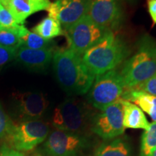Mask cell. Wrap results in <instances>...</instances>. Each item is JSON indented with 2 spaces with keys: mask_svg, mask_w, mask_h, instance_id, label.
Segmentation results:
<instances>
[{
  "mask_svg": "<svg viewBox=\"0 0 156 156\" xmlns=\"http://www.w3.org/2000/svg\"><path fill=\"white\" fill-rule=\"evenodd\" d=\"M53 68L56 80L67 94H86L92 86L95 75L91 73L82 56L69 48L55 51Z\"/></svg>",
  "mask_w": 156,
  "mask_h": 156,
  "instance_id": "6da1fadb",
  "label": "cell"
},
{
  "mask_svg": "<svg viewBox=\"0 0 156 156\" xmlns=\"http://www.w3.org/2000/svg\"><path fill=\"white\" fill-rule=\"evenodd\" d=\"M129 54L127 44L112 31L82 55L84 63L93 75H99L114 69Z\"/></svg>",
  "mask_w": 156,
  "mask_h": 156,
  "instance_id": "7a4b0ae2",
  "label": "cell"
},
{
  "mask_svg": "<svg viewBox=\"0 0 156 156\" xmlns=\"http://www.w3.org/2000/svg\"><path fill=\"white\" fill-rule=\"evenodd\" d=\"M156 73V40L144 35L136 44V51L123 64L120 73L126 89L143 83Z\"/></svg>",
  "mask_w": 156,
  "mask_h": 156,
  "instance_id": "3957f363",
  "label": "cell"
},
{
  "mask_svg": "<svg viewBox=\"0 0 156 156\" xmlns=\"http://www.w3.org/2000/svg\"><path fill=\"white\" fill-rule=\"evenodd\" d=\"M93 114L90 108L76 99H67L54 110L52 124L61 131L83 134L87 126H90Z\"/></svg>",
  "mask_w": 156,
  "mask_h": 156,
  "instance_id": "277c9868",
  "label": "cell"
},
{
  "mask_svg": "<svg viewBox=\"0 0 156 156\" xmlns=\"http://www.w3.org/2000/svg\"><path fill=\"white\" fill-rule=\"evenodd\" d=\"M124 80L120 72L112 69L96 75L87 92V101L93 108L102 110L121 98L124 93Z\"/></svg>",
  "mask_w": 156,
  "mask_h": 156,
  "instance_id": "5b68a950",
  "label": "cell"
},
{
  "mask_svg": "<svg viewBox=\"0 0 156 156\" xmlns=\"http://www.w3.org/2000/svg\"><path fill=\"white\" fill-rule=\"evenodd\" d=\"M108 32L93 22L87 14L64 31V35L67 36L69 49L82 56Z\"/></svg>",
  "mask_w": 156,
  "mask_h": 156,
  "instance_id": "8992f818",
  "label": "cell"
},
{
  "mask_svg": "<svg viewBox=\"0 0 156 156\" xmlns=\"http://www.w3.org/2000/svg\"><path fill=\"white\" fill-rule=\"evenodd\" d=\"M49 133L48 124L41 120L13 124L7 136L13 149L19 152L30 151L46 139Z\"/></svg>",
  "mask_w": 156,
  "mask_h": 156,
  "instance_id": "52a82bcc",
  "label": "cell"
},
{
  "mask_svg": "<svg viewBox=\"0 0 156 156\" xmlns=\"http://www.w3.org/2000/svg\"><path fill=\"white\" fill-rule=\"evenodd\" d=\"M90 127L92 132L103 140H109L122 136L125 128L123 124V106L121 98L93 114Z\"/></svg>",
  "mask_w": 156,
  "mask_h": 156,
  "instance_id": "ba28073f",
  "label": "cell"
},
{
  "mask_svg": "<svg viewBox=\"0 0 156 156\" xmlns=\"http://www.w3.org/2000/svg\"><path fill=\"white\" fill-rule=\"evenodd\" d=\"M88 146L83 134L56 129L48 136L44 147L50 156H81Z\"/></svg>",
  "mask_w": 156,
  "mask_h": 156,
  "instance_id": "9c48e42d",
  "label": "cell"
},
{
  "mask_svg": "<svg viewBox=\"0 0 156 156\" xmlns=\"http://www.w3.org/2000/svg\"><path fill=\"white\" fill-rule=\"evenodd\" d=\"M87 15L99 26L112 32L119 30L124 21L121 0H91Z\"/></svg>",
  "mask_w": 156,
  "mask_h": 156,
  "instance_id": "30bf717a",
  "label": "cell"
},
{
  "mask_svg": "<svg viewBox=\"0 0 156 156\" xmlns=\"http://www.w3.org/2000/svg\"><path fill=\"white\" fill-rule=\"evenodd\" d=\"M12 103L15 115L21 122L38 120L49 104L46 95L38 92L14 93Z\"/></svg>",
  "mask_w": 156,
  "mask_h": 156,
  "instance_id": "8fae6325",
  "label": "cell"
},
{
  "mask_svg": "<svg viewBox=\"0 0 156 156\" xmlns=\"http://www.w3.org/2000/svg\"><path fill=\"white\" fill-rule=\"evenodd\" d=\"M90 0H55L51 3L48 16L58 20L64 31L75 24L88 12Z\"/></svg>",
  "mask_w": 156,
  "mask_h": 156,
  "instance_id": "7c38bea8",
  "label": "cell"
},
{
  "mask_svg": "<svg viewBox=\"0 0 156 156\" xmlns=\"http://www.w3.org/2000/svg\"><path fill=\"white\" fill-rule=\"evenodd\" d=\"M54 51V49L38 50L19 46L15 59L27 69L41 72L48 67L53 58Z\"/></svg>",
  "mask_w": 156,
  "mask_h": 156,
  "instance_id": "4fadbf2b",
  "label": "cell"
},
{
  "mask_svg": "<svg viewBox=\"0 0 156 156\" xmlns=\"http://www.w3.org/2000/svg\"><path fill=\"white\" fill-rule=\"evenodd\" d=\"M0 2L19 25H23L25 20L34 13L46 10L51 4L49 0H0Z\"/></svg>",
  "mask_w": 156,
  "mask_h": 156,
  "instance_id": "5bb4252c",
  "label": "cell"
},
{
  "mask_svg": "<svg viewBox=\"0 0 156 156\" xmlns=\"http://www.w3.org/2000/svg\"><path fill=\"white\" fill-rule=\"evenodd\" d=\"M121 98L134 103L156 122V96L133 88L126 89Z\"/></svg>",
  "mask_w": 156,
  "mask_h": 156,
  "instance_id": "9a60e30c",
  "label": "cell"
},
{
  "mask_svg": "<svg viewBox=\"0 0 156 156\" xmlns=\"http://www.w3.org/2000/svg\"><path fill=\"white\" fill-rule=\"evenodd\" d=\"M123 106V124L124 128L147 130L150 123L142 109L134 103L121 98Z\"/></svg>",
  "mask_w": 156,
  "mask_h": 156,
  "instance_id": "2e32d148",
  "label": "cell"
},
{
  "mask_svg": "<svg viewBox=\"0 0 156 156\" xmlns=\"http://www.w3.org/2000/svg\"><path fill=\"white\" fill-rule=\"evenodd\" d=\"M95 156H132V147L125 136L107 140L97 148Z\"/></svg>",
  "mask_w": 156,
  "mask_h": 156,
  "instance_id": "e0dca14e",
  "label": "cell"
},
{
  "mask_svg": "<svg viewBox=\"0 0 156 156\" xmlns=\"http://www.w3.org/2000/svg\"><path fill=\"white\" fill-rule=\"evenodd\" d=\"M32 31L46 40H52L56 37L64 35V30L59 22L49 16L45 17L35 25Z\"/></svg>",
  "mask_w": 156,
  "mask_h": 156,
  "instance_id": "ac0fdd59",
  "label": "cell"
},
{
  "mask_svg": "<svg viewBox=\"0 0 156 156\" xmlns=\"http://www.w3.org/2000/svg\"><path fill=\"white\" fill-rule=\"evenodd\" d=\"M55 43L46 40L34 32L28 30L20 38V46L31 49H54Z\"/></svg>",
  "mask_w": 156,
  "mask_h": 156,
  "instance_id": "d6986e66",
  "label": "cell"
},
{
  "mask_svg": "<svg viewBox=\"0 0 156 156\" xmlns=\"http://www.w3.org/2000/svg\"><path fill=\"white\" fill-rule=\"evenodd\" d=\"M156 149V122L150 124L142 135L140 156H152Z\"/></svg>",
  "mask_w": 156,
  "mask_h": 156,
  "instance_id": "ffe728a7",
  "label": "cell"
},
{
  "mask_svg": "<svg viewBox=\"0 0 156 156\" xmlns=\"http://www.w3.org/2000/svg\"><path fill=\"white\" fill-rule=\"evenodd\" d=\"M21 26L22 25H18L15 28H5L0 25V45L6 47L18 48Z\"/></svg>",
  "mask_w": 156,
  "mask_h": 156,
  "instance_id": "44dd1931",
  "label": "cell"
},
{
  "mask_svg": "<svg viewBox=\"0 0 156 156\" xmlns=\"http://www.w3.org/2000/svg\"><path fill=\"white\" fill-rule=\"evenodd\" d=\"M13 123L6 114L0 103V140L7 138L10 133Z\"/></svg>",
  "mask_w": 156,
  "mask_h": 156,
  "instance_id": "7402d4cb",
  "label": "cell"
},
{
  "mask_svg": "<svg viewBox=\"0 0 156 156\" xmlns=\"http://www.w3.org/2000/svg\"><path fill=\"white\" fill-rule=\"evenodd\" d=\"M17 48L6 47L0 45V69L15 59Z\"/></svg>",
  "mask_w": 156,
  "mask_h": 156,
  "instance_id": "603a6c76",
  "label": "cell"
},
{
  "mask_svg": "<svg viewBox=\"0 0 156 156\" xmlns=\"http://www.w3.org/2000/svg\"><path fill=\"white\" fill-rule=\"evenodd\" d=\"M18 25L8 9L0 2V25L5 28H15Z\"/></svg>",
  "mask_w": 156,
  "mask_h": 156,
  "instance_id": "cb8c5ba5",
  "label": "cell"
},
{
  "mask_svg": "<svg viewBox=\"0 0 156 156\" xmlns=\"http://www.w3.org/2000/svg\"><path fill=\"white\" fill-rule=\"evenodd\" d=\"M133 89L144 91V92L156 96V73L147 80L135 87H133Z\"/></svg>",
  "mask_w": 156,
  "mask_h": 156,
  "instance_id": "d4e9b609",
  "label": "cell"
},
{
  "mask_svg": "<svg viewBox=\"0 0 156 156\" xmlns=\"http://www.w3.org/2000/svg\"><path fill=\"white\" fill-rule=\"evenodd\" d=\"M0 156H25L24 154L7 145H4L0 149Z\"/></svg>",
  "mask_w": 156,
  "mask_h": 156,
  "instance_id": "484cf974",
  "label": "cell"
},
{
  "mask_svg": "<svg viewBox=\"0 0 156 156\" xmlns=\"http://www.w3.org/2000/svg\"><path fill=\"white\" fill-rule=\"evenodd\" d=\"M149 14L154 24H156V0H147Z\"/></svg>",
  "mask_w": 156,
  "mask_h": 156,
  "instance_id": "4316f807",
  "label": "cell"
},
{
  "mask_svg": "<svg viewBox=\"0 0 156 156\" xmlns=\"http://www.w3.org/2000/svg\"><path fill=\"white\" fill-rule=\"evenodd\" d=\"M152 156H156V149L155 150V151H154V153L153 155H152Z\"/></svg>",
  "mask_w": 156,
  "mask_h": 156,
  "instance_id": "83f0119b",
  "label": "cell"
},
{
  "mask_svg": "<svg viewBox=\"0 0 156 156\" xmlns=\"http://www.w3.org/2000/svg\"><path fill=\"white\" fill-rule=\"evenodd\" d=\"M36 156H41V155H36Z\"/></svg>",
  "mask_w": 156,
  "mask_h": 156,
  "instance_id": "f1b7e54d",
  "label": "cell"
},
{
  "mask_svg": "<svg viewBox=\"0 0 156 156\" xmlns=\"http://www.w3.org/2000/svg\"><path fill=\"white\" fill-rule=\"evenodd\" d=\"M90 1H91V0H90Z\"/></svg>",
  "mask_w": 156,
  "mask_h": 156,
  "instance_id": "f546056e",
  "label": "cell"
}]
</instances>
